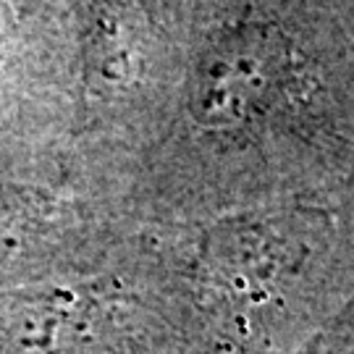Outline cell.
Returning <instances> with one entry per match:
<instances>
[{"label":"cell","mask_w":354,"mask_h":354,"mask_svg":"<svg viewBox=\"0 0 354 354\" xmlns=\"http://www.w3.org/2000/svg\"><path fill=\"white\" fill-rule=\"evenodd\" d=\"M279 37L263 29H252L236 37L221 53L210 74V102L218 108L241 111L268 89L281 66Z\"/></svg>","instance_id":"cell-1"}]
</instances>
